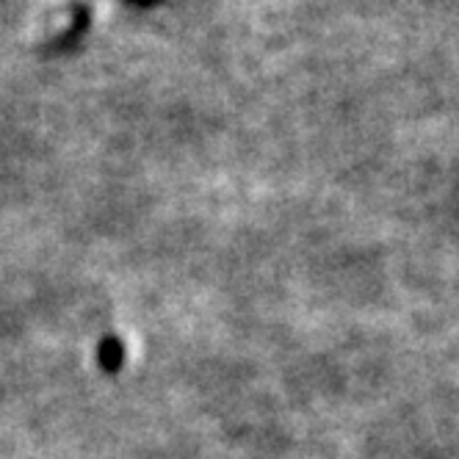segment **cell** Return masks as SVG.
I'll return each mask as SVG.
<instances>
[{"instance_id":"obj_1","label":"cell","mask_w":459,"mask_h":459,"mask_svg":"<svg viewBox=\"0 0 459 459\" xmlns=\"http://www.w3.org/2000/svg\"><path fill=\"white\" fill-rule=\"evenodd\" d=\"M97 363H100V368L108 374L119 371L125 363V343L117 335H106L100 343H97Z\"/></svg>"}]
</instances>
